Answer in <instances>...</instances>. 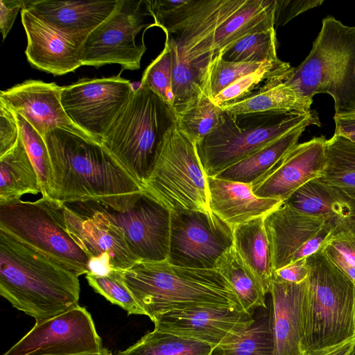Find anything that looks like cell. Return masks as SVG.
<instances>
[{"instance_id":"1","label":"cell","mask_w":355,"mask_h":355,"mask_svg":"<svg viewBox=\"0 0 355 355\" xmlns=\"http://www.w3.org/2000/svg\"><path fill=\"white\" fill-rule=\"evenodd\" d=\"M44 139L51 165L46 197L62 203L96 201L125 211L143 191L102 144L60 129L49 131Z\"/></svg>"},{"instance_id":"2","label":"cell","mask_w":355,"mask_h":355,"mask_svg":"<svg viewBox=\"0 0 355 355\" xmlns=\"http://www.w3.org/2000/svg\"><path fill=\"white\" fill-rule=\"evenodd\" d=\"M245 1L188 0L173 10L152 16L153 26L164 31L171 52L174 114L207 95L216 31Z\"/></svg>"},{"instance_id":"3","label":"cell","mask_w":355,"mask_h":355,"mask_svg":"<svg viewBox=\"0 0 355 355\" xmlns=\"http://www.w3.org/2000/svg\"><path fill=\"white\" fill-rule=\"evenodd\" d=\"M78 277L0 230V295L41 323L78 305Z\"/></svg>"},{"instance_id":"4","label":"cell","mask_w":355,"mask_h":355,"mask_svg":"<svg viewBox=\"0 0 355 355\" xmlns=\"http://www.w3.org/2000/svg\"><path fill=\"white\" fill-rule=\"evenodd\" d=\"M122 277L152 322L162 313L197 306L243 311L230 283L216 269L176 266L168 261H140L123 270Z\"/></svg>"},{"instance_id":"5","label":"cell","mask_w":355,"mask_h":355,"mask_svg":"<svg viewBox=\"0 0 355 355\" xmlns=\"http://www.w3.org/2000/svg\"><path fill=\"white\" fill-rule=\"evenodd\" d=\"M285 82L309 101L329 94L335 114L355 112V26L324 17L310 53Z\"/></svg>"},{"instance_id":"6","label":"cell","mask_w":355,"mask_h":355,"mask_svg":"<svg viewBox=\"0 0 355 355\" xmlns=\"http://www.w3.org/2000/svg\"><path fill=\"white\" fill-rule=\"evenodd\" d=\"M309 268L302 352L355 337V284L324 249L306 258Z\"/></svg>"},{"instance_id":"7","label":"cell","mask_w":355,"mask_h":355,"mask_svg":"<svg viewBox=\"0 0 355 355\" xmlns=\"http://www.w3.org/2000/svg\"><path fill=\"white\" fill-rule=\"evenodd\" d=\"M175 123L172 108L139 85L103 137L102 144L143 188L164 135Z\"/></svg>"},{"instance_id":"8","label":"cell","mask_w":355,"mask_h":355,"mask_svg":"<svg viewBox=\"0 0 355 355\" xmlns=\"http://www.w3.org/2000/svg\"><path fill=\"white\" fill-rule=\"evenodd\" d=\"M311 125L321 126L314 110L250 115L224 111L217 126L196 144L197 153L206 175L215 177L289 132Z\"/></svg>"},{"instance_id":"9","label":"cell","mask_w":355,"mask_h":355,"mask_svg":"<svg viewBox=\"0 0 355 355\" xmlns=\"http://www.w3.org/2000/svg\"><path fill=\"white\" fill-rule=\"evenodd\" d=\"M143 191L170 211H211L207 175L196 143L175 123L164 135Z\"/></svg>"},{"instance_id":"10","label":"cell","mask_w":355,"mask_h":355,"mask_svg":"<svg viewBox=\"0 0 355 355\" xmlns=\"http://www.w3.org/2000/svg\"><path fill=\"white\" fill-rule=\"evenodd\" d=\"M0 230L47 254L78 277L88 274L89 257L68 232L62 203L46 196L0 205Z\"/></svg>"},{"instance_id":"11","label":"cell","mask_w":355,"mask_h":355,"mask_svg":"<svg viewBox=\"0 0 355 355\" xmlns=\"http://www.w3.org/2000/svg\"><path fill=\"white\" fill-rule=\"evenodd\" d=\"M142 4V0H119L112 14L83 41L80 49L83 66L119 64L123 69L140 68L146 47L144 42L137 44L135 37L143 28L152 27L143 23L149 14Z\"/></svg>"},{"instance_id":"12","label":"cell","mask_w":355,"mask_h":355,"mask_svg":"<svg viewBox=\"0 0 355 355\" xmlns=\"http://www.w3.org/2000/svg\"><path fill=\"white\" fill-rule=\"evenodd\" d=\"M233 246L234 230L211 211H171V264L215 269L220 258Z\"/></svg>"},{"instance_id":"13","label":"cell","mask_w":355,"mask_h":355,"mask_svg":"<svg viewBox=\"0 0 355 355\" xmlns=\"http://www.w3.org/2000/svg\"><path fill=\"white\" fill-rule=\"evenodd\" d=\"M134 89L131 83L120 75L83 78L62 87L61 103L72 121L102 143Z\"/></svg>"},{"instance_id":"14","label":"cell","mask_w":355,"mask_h":355,"mask_svg":"<svg viewBox=\"0 0 355 355\" xmlns=\"http://www.w3.org/2000/svg\"><path fill=\"white\" fill-rule=\"evenodd\" d=\"M273 271L322 250L337 226L326 218L305 214L284 203L264 218Z\"/></svg>"},{"instance_id":"15","label":"cell","mask_w":355,"mask_h":355,"mask_svg":"<svg viewBox=\"0 0 355 355\" xmlns=\"http://www.w3.org/2000/svg\"><path fill=\"white\" fill-rule=\"evenodd\" d=\"M105 349L90 313L78 305L35 324L2 355H80Z\"/></svg>"},{"instance_id":"16","label":"cell","mask_w":355,"mask_h":355,"mask_svg":"<svg viewBox=\"0 0 355 355\" xmlns=\"http://www.w3.org/2000/svg\"><path fill=\"white\" fill-rule=\"evenodd\" d=\"M104 214L123 232L127 244L139 261H168L171 211L142 191L125 211L96 201H85Z\"/></svg>"},{"instance_id":"17","label":"cell","mask_w":355,"mask_h":355,"mask_svg":"<svg viewBox=\"0 0 355 355\" xmlns=\"http://www.w3.org/2000/svg\"><path fill=\"white\" fill-rule=\"evenodd\" d=\"M68 232L89 259L107 254L114 270H125L140 262L127 244L123 232L87 202L62 203Z\"/></svg>"},{"instance_id":"18","label":"cell","mask_w":355,"mask_h":355,"mask_svg":"<svg viewBox=\"0 0 355 355\" xmlns=\"http://www.w3.org/2000/svg\"><path fill=\"white\" fill-rule=\"evenodd\" d=\"M253 315L225 306H197L157 315L155 330L205 343L212 347L225 343L254 324Z\"/></svg>"},{"instance_id":"19","label":"cell","mask_w":355,"mask_h":355,"mask_svg":"<svg viewBox=\"0 0 355 355\" xmlns=\"http://www.w3.org/2000/svg\"><path fill=\"white\" fill-rule=\"evenodd\" d=\"M62 87L55 83L28 80L1 91L0 101L24 117L43 138L49 131L60 129L102 144L67 116L61 103Z\"/></svg>"},{"instance_id":"20","label":"cell","mask_w":355,"mask_h":355,"mask_svg":"<svg viewBox=\"0 0 355 355\" xmlns=\"http://www.w3.org/2000/svg\"><path fill=\"white\" fill-rule=\"evenodd\" d=\"M327 140L321 135L297 144L275 169L252 186L254 193L284 202L304 184L320 178L326 164Z\"/></svg>"},{"instance_id":"21","label":"cell","mask_w":355,"mask_h":355,"mask_svg":"<svg viewBox=\"0 0 355 355\" xmlns=\"http://www.w3.org/2000/svg\"><path fill=\"white\" fill-rule=\"evenodd\" d=\"M21 19L27 38L25 54L34 68L60 76L83 66L80 49L85 40L56 30L26 8Z\"/></svg>"},{"instance_id":"22","label":"cell","mask_w":355,"mask_h":355,"mask_svg":"<svg viewBox=\"0 0 355 355\" xmlns=\"http://www.w3.org/2000/svg\"><path fill=\"white\" fill-rule=\"evenodd\" d=\"M307 279L294 284L272 277L271 328L273 355H302Z\"/></svg>"},{"instance_id":"23","label":"cell","mask_w":355,"mask_h":355,"mask_svg":"<svg viewBox=\"0 0 355 355\" xmlns=\"http://www.w3.org/2000/svg\"><path fill=\"white\" fill-rule=\"evenodd\" d=\"M114 1H25V7L56 30L85 40L115 9Z\"/></svg>"},{"instance_id":"24","label":"cell","mask_w":355,"mask_h":355,"mask_svg":"<svg viewBox=\"0 0 355 355\" xmlns=\"http://www.w3.org/2000/svg\"><path fill=\"white\" fill-rule=\"evenodd\" d=\"M210 210L233 230L257 218L265 217L284 204L257 196L250 184L207 176Z\"/></svg>"},{"instance_id":"25","label":"cell","mask_w":355,"mask_h":355,"mask_svg":"<svg viewBox=\"0 0 355 355\" xmlns=\"http://www.w3.org/2000/svg\"><path fill=\"white\" fill-rule=\"evenodd\" d=\"M284 203L305 214L326 218L336 225L337 230L355 223V199L320 178L304 184Z\"/></svg>"},{"instance_id":"26","label":"cell","mask_w":355,"mask_h":355,"mask_svg":"<svg viewBox=\"0 0 355 355\" xmlns=\"http://www.w3.org/2000/svg\"><path fill=\"white\" fill-rule=\"evenodd\" d=\"M264 218H257L235 227L234 245L245 266L266 295L271 290L273 269Z\"/></svg>"},{"instance_id":"27","label":"cell","mask_w":355,"mask_h":355,"mask_svg":"<svg viewBox=\"0 0 355 355\" xmlns=\"http://www.w3.org/2000/svg\"><path fill=\"white\" fill-rule=\"evenodd\" d=\"M312 101L300 96L285 79L272 80L237 101L222 107L232 115L268 114L291 112L308 113Z\"/></svg>"},{"instance_id":"28","label":"cell","mask_w":355,"mask_h":355,"mask_svg":"<svg viewBox=\"0 0 355 355\" xmlns=\"http://www.w3.org/2000/svg\"><path fill=\"white\" fill-rule=\"evenodd\" d=\"M306 127L295 129L246 158L229 166L214 178L251 185L260 182L298 144Z\"/></svg>"},{"instance_id":"29","label":"cell","mask_w":355,"mask_h":355,"mask_svg":"<svg viewBox=\"0 0 355 355\" xmlns=\"http://www.w3.org/2000/svg\"><path fill=\"white\" fill-rule=\"evenodd\" d=\"M276 0H246L216 29L214 39V58L241 38L275 28Z\"/></svg>"},{"instance_id":"30","label":"cell","mask_w":355,"mask_h":355,"mask_svg":"<svg viewBox=\"0 0 355 355\" xmlns=\"http://www.w3.org/2000/svg\"><path fill=\"white\" fill-rule=\"evenodd\" d=\"M39 193L42 189L36 171L19 137L16 145L0 157V205Z\"/></svg>"},{"instance_id":"31","label":"cell","mask_w":355,"mask_h":355,"mask_svg":"<svg viewBox=\"0 0 355 355\" xmlns=\"http://www.w3.org/2000/svg\"><path fill=\"white\" fill-rule=\"evenodd\" d=\"M319 178L355 199V142L336 133L327 139L326 164Z\"/></svg>"},{"instance_id":"32","label":"cell","mask_w":355,"mask_h":355,"mask_svg":"<svg viewBox=\"0 0 355 355\" xmlns=\"http://www.w3.org/2000/svg\"><path fill=\"white\" fill-rule=\"evenodd\" d=\"M215 269L230 283L244 311L253 315L255 309L266 308V295L245 266L234 245L220 258Z\"/></svg>"},{"instance_id":"33","label":"cell","mask_w":355,"mask_h":355,"mask_svg":"<svg viewBox=\"0 0 355 355\" xmlns=\"http://www.w3.org/2000/svg\"><path fill=\"white\" fill-rule=\"evenodd\" d=\"M212 348L200 341L154 329L115 355H209Z\"/></svg>"},{"instance_id":"34","label":"cell","mask_w":355,"mask_h":355,"mask_svg":"<svg viewBox=\"0 0 355 355\" xmlns=\"http://www.w3.org/2000/svg\"><path fill=\"white\" fill-rule=\"evenodd\" d=\"M294 67L280 59L265 63L259 69L237 79L220 92L212 101L222 107L237 101L260 89L268 82L275 79H285L290 76Z\"/></svg>"},{"instance_id":"35","label":"cell","mask_w":355,"mask_h":355,"mask_svg":"<svg viewBox=\"0 0 355 355\" xmlns=\"http://www.w3.org/2000/svg\"><path fill=\"white\" fill-rule=\"evenodd\" d=\"M270 315L264 316L229 341L212 348L209 355H273Z\"/></svg>"},{"instance_id":"36","label":"cell","mask_w":355,"mask_h":355,"mask_svg":"<svg viewBox=\"0 0 355 355\" xmlns=\"http://www.w3.org/2000/svg\"><path fill=\"white\" fill-rule=\"evenodd\" d=\"M223 112L222 107L204 94L193 103L175 113V124L196 144L217 126Z\"/></svg>"},{"instance_id":"37","label":"cell","mask_w":355,"mask_h":355,"mask_svg":"<svg viewBox=\"0 0 355 355\" xmlns=\"http://www.w3.org/2000/svg\"><path fill=\"white\" fill-rule=\"evenodd\" d=\"M275 28L250 34L223 50L218 55L229 62L263 63L279 58Z\"/></svg>"},{"instance_id":"38","label":"cell","mask_w":355,"mask_h":355,"mask_svg":"<svg viewBox=\"0 0 355 355\" xmlns=\"http://www.w3.org/2000/svg\"><path fill=\"white\" fill-rule=\"evenodd\" d=\"M20 137L36 171L42 189L46 196L51 178V165L44 139L21 116L17 114Z\"/></svg>"},{"instance_id":"39","label":"cell","mask_w":355,"mask_h":355,"mask_svg":"<svg viewBox=\"0 0 355 355\" xmlns=\"http://www.w3.org/2000/svg\"><path fill=\"white\" fill-rule=\"evenodd\" d=\"M122 271L112 270L105 276L87 274L89 285L95 292L103 295L111 303L124 309L128 315H145L144 311L138 304L131 292L123 281Z\"/></svg>"},{"instance_id":"40","label":"cell","mask_w":355,"mask_h":355,"mask_svg":"<svg viewBox=\"0 0 355 355\" xmlns=\"http://www.w3.org/2000/svg\"><path fill=\"white\" fill-rule=\"evenodd\" d=\"M140 85L156 94L173 110V64L167 44H164L162 51L144 71Z\"/></svg>"},{"instance_id":"41","label":"cell","mask_w":355,"mask_h":355,"mask_svg":"<svg viewBox=\"0 0 355 355\" xmlns=\"http://www.w3.org/2000/svg\"><path fill=\"white\" fill-rule=\"evenodd\" d=\"M266 62H229L221 59L218 55L216 56L209 67L207 96L212 101L219 92L233 82L256 71Z\"/></svg>"},{"instance_id":"42","label":"cell","mask_w":355,"mask_h":355,"mask_svg":"<svg viewBox=\"0 0 355 355\" xmlns=\"http://www.w3.org/2000/svg\"><path fill=\"white\" fill-rule=\"evenodd\" d=\"M324 250L355 284V223L338 229Z\"/></svg>"},{"instance_id":"43","label":"cell","mask_w":355,"mask_h":355,"mask_svg":"<svg viewBox=\"0 0 355 355\" xmlns=\"http://www.w3.org/2000/svg\"><path fill=\"white\" fill-rule=\"evenodd\" d=\"M19 137L17 114L0 101V157L16 145Z\"/></svg>"},{"instance_id":"44","label":"cell","mask_w":355,"mask_h":355,"mask_svg":"<svg viewBox=\"0 0 355 355\" xmlns=\"http://www.w3.org/2000/svg\"><path fill=\"white\" fill-rule=\"evenodd\" d=\"M323 3V0H276L275 26H283L301 13Z\"/></svg>"},{"instance_id":"45","label":"cell","mask_w":355,"mask_h":355,"mask_svg":"<svg viewBox=\"0 0 355 355\" xmlns=\"http://www.w3.org/2000/svg\"><path fill=\"white\" fill-rule=\"evenodd\" d=\"M308 275L309 268L306 258L273 271L272 277L286 282L300 284L305 281Z\"/></svg>"},{"instance_id":"46","label":"cell","mask_w":355,"mask_h":355,"mask_svg":"<svg viewBox=\"0 0 355 355\" xmlns=\"http://www.w3.org/2000/svg\"><path fill=\"white\" fill-rule=\"evenodd\" d=\"M25 7V1L0 0V28L3 40L6 37L19 10Z\"/></svg>"},{"instance_id":"47","label":"cell","mask_w":355,"mask_h":355,"mask_svg":"<svg viewBox=\"0 0 355 355\" xmlns=\"http://www.w3.org/2000/svg\"><path fill=\"white\" fill-rule=\"evenodd\" d=\"M336 134L355 142V112L334 114Z\"/></svg>"},{"instance_id":"48","label":"cell","mask_w":355,"mask_h":355,"mask_svg":"<svg viewBox=\"0 0 355 355\" xmlns=\"http://www.w3.org/2000/svg\"><path fill=\"white\" fill-rule=\"evenodd\" d=\"M88 270L89 274L96 276H105L114 269L111 265L109 254H105L100 257L89 259Z\"/></svg>"},{"instance_id":"49","label":"cell","mask_w":355,"mask_h":355,"mask_svg":"<svg viewBox=\"0 0 355 355\" xmlns=\"http://www.w3.org/2000/svg\"><path fill=\"white\" fill-rule=\"evenodd\" d=\"M354 341L355 337L334 346L304 352L302 355H348Z\"/></svg>"},{"instance_id":"50","label":"cell","mask_w":355,"mask_h":355,"mask_svg":"<svg viewBox=\"0 0 355 355\" xmlns=\"http://www.w3.org/2000/svg\"><path fill=\"white\" fill-rule=\"evenodd\" d=\"M109 352L105 349L103 352L98 354H80V355H107Z\"/></svg>"},{"instance_id":"51","label":"cell","mask_w":355,"mask_h":355,"mask_svg":"<svg viewBox=\"0 0 355 355\" xmlns=\"http://www.w3.org/2000/svg\"><path fill=\"white\" fill-rule=\"evenodd\" d=\"M348 355H355V341H354Z\"/></svg>"},{"instance_id":"52","label":"cell","mask_w":355,"mask_h":355,"mask_svg":"<svg viewBox=\"0 0 355 355\" xmlns=\"http://www.w3.org/2000/svg\"><path fill=\"white\" fill-rule=\"evenodd\" d=\"M107 355H112V353L109 352Z\"/></svg>"}]
</instances>
